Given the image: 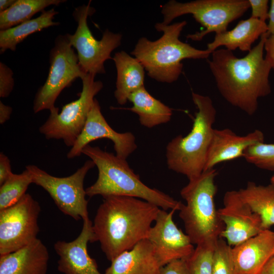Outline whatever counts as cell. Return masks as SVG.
I'll use <instances>...</instances> for the list:
<instances>
[{
	"label": "cell",
	"mask_w": 274,
	"mask_h": 274,
	"mask_svg": "<svg viewBox=\"0 0 274 274\" xmlns=\"http://www.w3.org/2000/svg\"><path fill=\"white\" fill-rule=\"evenodd\" d=\"M267 33L242 58L225 48L212 52L207 59L210 71L222 96L249 116L254 114L259 98L271 91L269 77L271 67L264 57Z\"/></svg>",
	"instance_id": "1"
},
{
	"label": "cell",
	"mask_w": 274,
	"mask_h": 274,
	"mask_svg": "<svg viewBox=\"0 0 274 274\" xmlns=\"http://www.w3.org/2000/svg\"><path fill=\"white\" fill-rule=\"evenodd\" d=\"M160 210L136 197H104L92 223L93 242H99L102 252L111 262L147 238Z\"/></svg>",
	"instance_id": "2"
},
{
	"label": "cell",
	"mask_w": 274,
	"mask_h": 274,
	"mask_svg": "<svg viewBox=\"0 0 274 274\" xmlns=\"http://www.w3.org/2000/svg\"><path fill=\"white\" fill-rule=\"evenodd\" d=\"M82 154L89 157L98 169L96 181L85 189L87 196H130L147 201L165 211L180 210L183 203L145 185L126 159L89 145L83 148Z\"/></svg>",
	"instance_id": "3"
},
{
	"label": "cell",
	"mask_w": 274,
	"mask_h": 274,
	"mask_svg": "<svg viewBox=\"0 0 274 274\" xmlns=\"http://www.w3.org/2000/svg\"><path fill=\"white\" fill-rule=\"evenodd\" d=\"M182 21L165 25L157 22L155 28L162 36L152 41L146 37L138 41L131 54L138 59L151 78L160 82L172 83L182 73V61L186 59H208L212 52L196 49L179 39L187 24Z\"/></svg>",
	"instance_id": "4"
},
{
	"label": "cell",
	"mask_w": 274,
	"mask_h": 274,
	"mask_svg": "<svg viewBox=\"0 0 274 274\" xmlns=\"http://www.w3.org/2000/svg\"><path fill=\"white\" fill-rule=\"evenodd\" d=\"M192 98L197 111L191 130L185 136L175 137L166 148L168 168L186 176L189 180L204 171L217 113L209 96L192 92Z\"/></svg>",
	"instance_id": "5"
},
{
	"label": "cell",
	"mask_w": 274,
	"mask_h": 274,
	"mask_svg": "<svg viewBox=\"0 0 274 274\" xmlns=\"http://www.w3.org/2000/svg\"><path fill=\"white\" fill-rule=\"evenodd\" d=\"M217 175L214 168L203 171L199 176L189 180L180 191L186 204H182L179 216L186 234L196 246L216 241L224 228L214 201Z\"/></svg>",
	"instance_id": "6"
},
{
	"label": "cell",
	"mask_w": 274,
	"mask_h": 274,
	"mask_svg": "<svg viewBox=\"0 0 274 274\" xmlns=\"http://www.w3.org/2000/svg\"><path fill=\"white\" fill-rule=\"evenodd\" d=\"M249 8L248 0H196L184 3L171 0L161 8L162 23L170 24L177 17L191 14L205 29L186 37L199 41L210 33L217 35L227 31L229 24Z\"/></svg>",
	"instance_id": "7"
},
{
	"label": "cell",
	"mask_w": 274,
	"mask_h": 274,
	"mask_svg": "<svg viewBox=\"0 0 274 274\" xmlns=\"http://www.w3.org/2000/svg\"><path fill=\"white\" fill-rule=\"evenodd\" d=\"M95 76L85 74L81 80L82 89L79 97L59 109L50 111L47 120L40 127L39 131L48 140H62L67 147H72L85 125L95 96L103 88L100 81H95Z\"/></svg>",
	"instance_id": "8"
},
{
	"label": "cell",
	"mask_w": 274,
	"mask_h": 274,
	"mask_svg": "<svg viewBox=\"0 0 274 274\" xmlns=\"http://www.w3.org/2000/svg\"><path fill=\"white\" fill-rule=\"evenodd\" d=\"M94 166L93 161L87 160L74 174L65 177L51 175L35 165H28L25 168L30 173L32 183L47 191L63 213L76 220L84 221L89 218L84 182Z\"/></svg>",
	"instance_id": "9"
},
{
	"label": "cell",
	"mask_w": 274,
	"mask_h": 274,
	"mask_svg": "<svg viewBox=\"0 0 274 274\" xmlns=\"http://www.w3.org/2000/svg\"><path fill=\"white\" fill-rule=\"evenodd\" d=\"M95 12L87 5L76 7L73 16L78 25L74 34L67 33L71 45L77 51L79 63L83 71L87 74L96 76L106 72L104 63L112 59L111 53L121 44L122 36L106 29L100 40H96L90 30L87 19Z\"/></svg>",
	"instance_id": "10"
},
{
	"label": "cell",
	"mask_w": 274,
	"mask_h": 274,
	"mask_svg": "<svg viewBox=\"0 0 274 274\" xmlns=\"http://www.w3.org/2000/svg\"><path fill=\"white\" fill-rule=\"evenodd\" d=\"M49 62L47 78L35 96V113L44 110H53L61 91L71 86L77 78L81 79L86 74L79 63L78 55L70 44L67 33L59 35L55 38L50 52Z\"/></svg>",
	"instance_id": "11"
},
{
	"label": "cell",
	"mask_w": 274,
	"mask_h": 274,
	"mask_svg": "<svg viewBox=\"0 0 274 274\" xmlns=\"http://www.w3.org/2000/svg\"><path fill=\"white\" fill-rule=\"evenodd\" d=\"M40 211L39 203L28 193L0 210V255L14 252L38 239Z\"/></svg>",
	"instance_id": "12"
},
{
	"label": "cell",
	"mask_w": 274,
	"mask_h": 274,
	"mask_svg": "<svg viewBox=\"0 0 274 274\" xmlns=\"http://www.w3.org/2000/svg\"><path fill=\"white\" fill-rule=\"evenodd\" d=\"M175 211L160 209L147 237L162 267L174 260L187 259L195 249L189 237L174 221Z\"/></svg>",
	"instance_id": "13"
},
{
	"label": "cell",
	"mask_w": 274,
	"mask_h": 274,
	"mask_svg": "<svg viewBox=\"0 0 274 274\" xmlns=\"http://www.w3.org/2000/svg\"><path fill=\"white\" fill-rule=\"evenodd\" d=\"M224 207L218 210L224 225L220 237L230 246L238 245L264 230L260 217L239 198L237 190L227 191L223 198Z\"/></svg>",
	"instance_id": "14"
},
{
	"label": "cell",
	"mask_w": 274,
	"mask_h": 274,
	"mask_svg": "<svg viewBox=\"0 0 274 274\" xmlns=\"http://www.w3.org/2000/svg\"><path fill=\"white\" fill-rule=\"evenodd\" d=\"M103 138L112 141L116 155L124 159L137 148L133 133L118 132L109 125L101 113L98 100L95 98L84 127L67 153V158L73 159L80 156L83 148L90 142Z\"/></svg>",
	"instance_id": "15"
},
{
	"label": "cell",
	"mask_w": 274,
	"mask_h": 274,
	"mask_svg": "<svg viewBox=\"0 0 274 274\" xmlns=\"http://www.w3.org/2000/svg\"><path fill=\"white\" fill-rule=\"evenodd\" d=\"M93 242L92 222L83 221L82 230L74 240L58 241L54 248L59 256L58 270L63 274H102L95 260L88 254L87 245Z\"/></svg>",
	"instance_id": "16"
},
{
	"label": "cell",
	"mask_w": 274,
	"mask_h": 274,
	"mask_svg": "<svg viewBox=\"0 0 274 274\" xmlns=\"http://www.w3.org/2000/svg\"><path fill=\"white\" fill-rule=\"evenodd\" d=\"M263 142L264 133L258 129L241 136L229 128L214 129L204 171L214 168L218 163L243 157L249 147Z\"/></svg>",
	"instance_id": "17"
},
{
	"label": "cell",
	"mask_w": 274,
	"mask_h": 274,
	"mask_svg": "<svg viewBox=\"0 0 274 274\" xmlns=\"http://www.w3.org/2000/svg\"><path fill=\"white\" fill-rule=\"evenodd\" d=\"M236 274H259L274 256V231L263 230L232 247Z\"/></svg>",
	"instance_id": "18"
},
{
	"label": "cell",
	"mask_w": 274,
	"mask_h": 274,
	"mask_svg": "<svg viewBox=\"0 0 274 274\" xmlns=\"http://www.w3.org/2000/svg\"><path fill=\"white\" fill-rule=\"evenodd\" d=\"M49 253L38 238L14 252L0 255V274H46Z\"/></svg>",
	"instance_id": "19"
},
{
	"label": "cell",
	"mask_w": 274,
	"mask_h": 274,
	"mask_svg": "<svg viewBox=\"0 0 274 274\" xmlns=\"http://www.w3.org/2000/svg\"><path fill=\"white\" fill-rule=\"evenodd\" d=\"M161 267L153 246L145 238L117 256L105 274H160Z\"/></svg>",
	"instance_id": "20"
},
{
	"label": "cell",
	"mask_w": 274,
	"mask_h": 274,
	"mask_svg": "<svg viewBox=\"0 0 274 274\" xmlns=\"http://www.w3.org/2000/svg\"><path fill=\"white\" fill-rule=\"evenodd\" d=\"M266 22L250 17L241 20L232 29L216 35L213 41L207 44V50L211 52L221 46L233 51L237 49L249 52L253 44L267 33Z\"/></svg>",
	"instance_id": "21"
},
{
	"label": "cell",
	"mask_w": 274,
	"mask_h": 274,
	"mask_svg": "<svg viewBox=\"0 0 274 274\" xmlns=\"http://www.w3.org/2000/svg\"><path fill=\"white\" fill-rule=\"evenodd\" d=\"M112 59L117 71L114 96L123 105L131 93L145 86V69L138 59L124 51L116 53Z\"/></svg>",
	"instance_id": "22"
},
{
	"label": "cell",
	"mask_w": 274,
	"mask_h": 274,
	"mask_svg": "<svg viewBox=\"0 0 274 274\" xmlns=\"http://www.w3.org/2000/svg\"><path fill=\"white\" fill-rule=\"evenodd\" d=\"M128 100L132 104L128 110L136 114L141 124L147 128L167 123L173 115L172 110L152 96L145 86L131 93Z\"/></svg>",
	"instance_id": "23"
},
{
	"label": "cell",
	"mask_w": 274,
	"mask_h": 274,
	"mask_svg": "<svg viewBox=\"0 0 274 274\" xmlns=\"http://www.w3.org/2000/svg\"><path fill=\"white\" fill-rule=\"evenodd\" d=\"M237 191L241 199L260 217L263 229H269L274 225V184L261 185L248 182L246 187Z\"/></svg>",
	"instance_id": "24"
},
{
	"label": "cell",
	"mask_w": 274,
	"mask_h": 274,
	"mask_svg": "<svg viewBox=\"0 0 274 274\" xmlns=\"http://www.w3.org/2000/svg\"><path fill=\"white\" fill-rule=\"evenodd\" d=\"M58 12L54 8L43 11L38 17L24 22L13 27L0 30V52L7 50L15 51L17 45L30 35L52 26L59 25L53 21Z\"/></svg>",
	"instance_id": "25"
},
{
	"label": "cell",
	"mask_w": 274,
	"mask_h": 274,
	"mask_svg": "<svg viewBox=\"0 0 274 274\" xmlns=\"http://www.w3.org/2000/svg\"><path fill=\"white\" fill-rule=\"evenodd\" d=\"M65 0H16L8 9L0 12V29H7L31 19L50 6H58Z\"/></svg>",
	"instance_id": "26"
},
{
	"label": "cell",
	"mask_w": 274,
	"mask_h": 274,
	"mask_svg": "<svg viewBox=\"0 0 274 274\" xmlns=\"http://www.w3.org/2000/svg\"><path fill=\"white\" fill-rule=\"evenodd\" d=\"M32 183L30 173L25 168L19 174L13 173L0 185V210L7 208L18 202L26 193Z\"/></svg>",
	"instance_id": "27"
},
{
	"label": "cell",
	"mask_w": 274,
	"mask_h": 274,
	"mask_svg": "<svg viewBox=\"0 0 274 274\" xmlns=\"http://www.w3.org/2000/svg\"><path fill=\"white\" fill-rule=\"evenodd\" d=\"M216 241L197 245L186 259L191 274H212V258Z\"/></svg>",
	"instance_id": "28"
},
{
	"label": "cell",
	"mask_w": 274,
	"mask_h": 274,
	"mask_svg": "<svg viewBox=\"0 0 274 274\" xmlns=\"http://www.w3.org/2000/svg\"><path fill=\"white\" fill-rule=\"evenodd\" d=\"M243 157L258 168L274 171V144L263 142L251 146L245 151Z\"/></svg>",
	"instance_id": "29"
},
{
	"label": "cell",
	"mask_w": 274,
	"mask_h": 274,
	"mask_svg": "<svg viewBox=\"0 0 274 274\" xmlns=\"http://www.w3.org/2000/svg\"><path fill=\"white\" fill-rule=\"evenodd\" d=\"M212 274H236L232 247L219 237L215 244L212 264Z\"/></svg>",
	"instance_id": "30"
},
{
	"label": "cell",
	"mask_w": 274,
	"mask_h": 274,
	"mask_svg": "<svg viewBox=\"0 0 274 274\" xmlns=\"http://www.w3.org/2000/svg\"><path fill=\"white\" fill-rule=\"evenodd\" d=\"M13 73L12 70L4 63L0 62V97H8L14 86Z\"/></svg>",
	"instance_id": "31"
},
{
	"label": "cell",
	"mask_w": 274,
	"mask_h": 274,
	"mask_svg": "<svg viewBox=\"0 0 274 274\" xmlns=\"http://www.w3.org/2000/svg\"><path fill=\"white\" fill-rule=\"evenodd\" d=\"M251 8V17L265 22L268 18V0H248Z\"/></svg>",
	"instance_id": "32"
},
{
	"label": "cell",
	"mask_w": 274,
	"mask_h": 274,
	"mask_svg": "<svg viewBox=\"0 0 274 274\" xmlns=\"http://www.w3.org/2000/svg\"><path fill=\"white\" fill-rule=\"evenodd\" d=\"M160 274H191L186 259L174 260L162 266Z\"/></svg>",
	"instance_id": "33"
},
{
	"label": "cell",
	"mask_w": 274,
	"mask_h": 274,
	"mask_svg": "<svg viewBox=\"0 0 274 274\" xmlns=\"http://www.w3.org/2000/svg\"><path fill=\"white\" fill-rule=\"evenodd\" d=\"M13 174L11 161L3 152L0 153V185H2Z\"/></svg>",
	"instance_id": "34"
},
{
	"label": "cell",
	"mask_w": 274,
	"mask_h": 274,
	"mask_svg": "<svg viewBox=\"0 0 274 274\" xmlns=\"http://www.w3.org/2000/svg\"><path fill=\"white\" fill-rule=\"evenodd\" d=\"M264 49L265 51V59L274 70V34L269 35L264 43Z\"/></svg>",
	"instance_id": "35"
},
{
	"label": "cell",
	"mask_w": 274,
	"mask_h": 274,
	"mask_svg": "<svg viewBox=\"0 0 274 274\" xmlns=\"http://www.w3.org/2000/svg\"><path fill=\"white\" fill-rule=\"evenodd\" d=\"M12 108L8 105H5L0 101V124H3L7 121L11 117Z\"/></svg>",
	"instance_id": "36"
},
{
	"label": "cell",
	"mask_w": 274,
	"mask_h": 274,
	"mask_svg": "<svg viewBox=\"0 0 274 274\" xmlns=\"http://www.w3.org/2000/svg\"><path fill=\"white\" fill-rule=\"evenodd\" d=\"M268 19L267 33L269 36L274 34V0L270 1Z\"/></svg>",
	"instance_id": "37"
},
{
	"label": "cell",
	"mask_w": 274,
	"mask_h": 274,
	"mask_svg": "<svg viewBox=\"0 0 274 274\" xmlns=\"http://www.w3.org/2000/svg\"><path fill=\"white\" fill-rule=\"evenodd\" d=\"M259 274H274V256L268 261Z\"/></svg>",
	"instance_id": "38"
},
{
	"label": "cell",
	"mask_w": 274,
	"mask_h": 274,
	"mask_svg": "<svg viewBox=\"0 0 274 274\" xmlns=\"http://www.w3.org/2000/svg\"><path fill=\"white\" fill-rule=\"evenodd\" d=\"M15 1L16 0H1L0 12L8 9L13 5Z\"/></svg>",
	"instance_id": "39"
},
{
	"label": "cell",
	"mask_w": 274,
	"mask_h": 274,
	"mask_svg": "<svg viewBox=\"0 0 274 274\" xmlns=\"http://www.w3.org/2000/svg\"><path fill=\"white\" fill-rule=\"evenodd\" d=\"M270 182L271 183L274 184V175L271 177Z\"/></svg>",
	"instance_id": "40"
}]
</instances>
